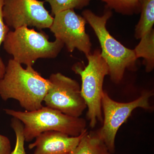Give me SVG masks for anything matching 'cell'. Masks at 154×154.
I'll return each mask as SVG.
<instances>
[{"label":"cell","instance_id":"cell-1","mask_svg":"<svg viewBox=\"0 0 154 154\" xmlns=\"http://www.w3.org/2000/svg\"><path fill=\"white\" fill-rule=\"evenodd\" d=\"M49 88L48 79L42 77L33 67L23 68L13 59L9 60L0 79V96L4 101L16 99L26 111H34L43 107Z\"/></svg>","mask_w":154,"mask_h":154},{"label":"cell","instance_id":"cell-2","mask_svg":"<svg viewBox=\"0 0 154 154\" xmlns=\"http://www.w3.org/2000/svg\"><path fill=\"white\" fill-rule=\"evenodd\" d=\"M4 110L24 124L23 134L26 142L31 141L46 131H57L77 137L87 130L84 119L69 116L46 106L31 111Z\"/></svg>","mask_w":154,"mask_h":154},{"label":"cell","instance_id":"cell-3","mask_svg":"<svg viewBox=\"0 0 154 154\" xmlns=\"http://www.w3.org/2000/svg\"><path fill=\"white\" fill-rule=\"evenodd\" d=\"M83 17L94 29L101 45V54L107 63L111 80L115 83L120 82L126 69H136L137 58L134 50L125 47L113 38L106 28L107 21L112 16L107 11L102 16H98L89 10L82 13Z\"/></svg>","mask_w":154,"mask_h":154},{"label":"cell","instance_id":"cell-4","mask_svg":"<svg viewBox=\"0 0 154 154\" xmlns=\"http://www.w3.org/2000/svg\"><path fill=\"white\" fill-rule=\"evenodd\" d=\"M3 45L14 60L32 67L38 59L56 57L64 45L57 39L50 42L48 36L43 32L22 27L10 30Z\"/></svg>","mask_w":154,"mask_h":154},{"label":"cell","instance_id":"cell-5","mask_svg":"<svg viewBox=\"0 0 154 154\" xmlns=\"http://www.w3.org/2000/svg\"><path fill=\"white\" fill-rule=\"evenodd\" d=\"M86 57L88 61L87 66L78 63L74 65L72 69L81 77V94L88 109L87 118L90 127L94 128L98 122H103L101 101L104 92L103 83L105 77L109 75V70L100 50H96Z\"/></svg>","mask_w":154,"mask_h":154},{"label":"cell","instance_id":"cell-6","mask_svg":"<svg viewBox=\"0 0 154 154\" xmlns=\"http://www.w3.org/2000/svg\"><path fill=\"white\" fill-rule=\"evenodd\" d=\"M153 95L152 91H145L136 100L122 103L114 101L104 91L101 101L104 115L103 124L98 131L111 153L114 154L115 152V138L119 128L136 108L140 107L145 110L152 109L149 100Z\"/></svg>","mask_w":154,"mask_h":154},{"label":"cell","instance_id":"cell-7","mask_svg":"<svg viewBox=\"0 0 154 154\" xmlns=\"http://www.w3.org/2000/svg\"><path fill=\"white\" fill-rule=\"evenodd\" d=\"M48 80L49 88L43 100L46 107L80 117L87 107L79 83L60 73L52 74Z\"/></svg>","mask_w":154,"mask_h":154},{"label":"cell","instance_id":"cell-8","mask_svg":"<svg viewBox=\"0 0 154 154\" xmlns=\"http://www.w3.org/2000/svg\"><path fill=\"white\" fill-rule=\"evenodd\" d=\"M38 0H4L3 16L6 25L14 30L22 27L38 30L49 28L54 18Z\"/></svg>","mask_w":154,"mask_h":154},{"label":"cell","instance_id":"cell-9","mask_svg":"<svg viewBox=\"0 0 154 154\" xmlns=\"http://www.w3.org/2000/svg\"><path fill=\"white\" fill-rule=\"evenodd\" d=\"M54 16L49 28L56 39L65 45L69 52H72L77 48L86 56L89 55L92 44L86 33V19L77 15L74 10L62 11Z\"/></svg>","mask_w":154,"mask_h":154},{"label":"cell","instance_id":"cell-10","mask_svg":"<svg viewBox=\"0 0 154 154\" xmlns=\"http://www.w3.org/2000/svg\"><path fill=\"white\" fill-rule=\"evenodd\" d=\"M87 131L77 137L57 131H46L38 136L28 147L36 148L33 154H67L74 149Z\"/></svg>","mask_w":154,"mask_h":154},{"label":"cell","instance_id":"cell-11","mask_svg":"<svg viewBox=\"0 0 154 154\" xmlns=\"http://www.w3.org/2000/svg\"><path fill=\"white\" fill-rule=\"evenodd\" d=\"M67 154H112L98 130L87 131L74 149Z\"/></svg>","mask_w":154,"mask_h":154},{"label":"cell","instance_id":"cell-12","mask_svg":"<svg viewBox=\"0 0 154 154\" xmlns=\"http://www.w3.org/2000/svg\"><path fill=\"white\" fill-rule=\"evenodd\" d=\"M141 16L136 27L135 37L140 39L152 30L154 24V0H140Z\"/></svg>","mask_w":154,"mask_h":154},{"label":"cell","instance_id":"cell-13","mask_svg":"<svg viewBox=\"0 0 154 154\" xmlns=\"http://www.w3.org/2000/svg\"><path fill=\"white\" fill-rule=\"evenodd\" d=\"M137 58H143L146 72H150L154 68V29L144 35L134 50Z\"/></svg>","mask_w":154,"mask_h":154},{"label":"cell","instance_id":"cell-14","mask_svg":"<svg viewBox=\"0 0 154 154\" xmlns=\"http://www.w3.org/2000/svg\"><path fill=\"white\" fill-rule=\"evenodd\" d=\"M107 7L121 14H132L140 11V0H102Z\"/></svg>","mask_w":154,"mask_h":154},{"label":"cell","instance_id":"cell-15","mask_svg":"<svg viewBox=\"0 0 154 154\" xmlns=\"http://www.w3.org/2000/svg\"><path fill=\"white\" fill-rule=\"evenodd\" d=\"M51 6V14L58 13L68 10L82 9L88 5L92 0H45Z\"/></svg>","mask_w":154,"mask_h":154},{"label":"cell","instance_id":"cell-16","mask_svg":"<svg viewBox=\"0 0 154 154\" xmlns=\"http://www.w3.org/2000/svg\"><path fill=\"white\" fill-rule=\"evenodd\" d=\"M11 126L16 134V144L11 154H26L24 147L25 141L23 134L24 125L20 120L14 117L11 120Z\"/></svg>","mask_w":154,"mask_h":154},{"label":"cell","instance_id":"cell-17","mask_svg":"<svg viewBox=\"0 0 154 154\" xmlns=\"http://www.w3.org/2000/svg\"><path fill=\"white\" fill-rule=\"evenodd\" d=\"M4 0H0V47L5 41L10 28L6 25L3 16V7ZM6 66L0 56V79H2L5 72Z\"/></svg>","mask_w":154,"mask_h":154},{"label":"cell","instance_id":"cell-18","mask_svg":"<svg viewBox=\"0 0 154 154\" xmlns=\"http://www.w3.org/2000/svg\"><path fill=\"white\" fill-rule=\"evenodd\" d=\"M11 142L8 137L0 134V154H11Z\"/></svg>","mask_w":154,"mask_h":154}]
</instances>
